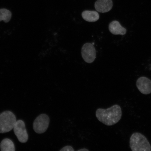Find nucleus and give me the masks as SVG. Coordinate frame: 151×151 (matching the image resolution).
I'll list each match as a JSON object with an SVG mask.
<instances>
[{
	"instance_id": "obj_7",
	"label": "nucleus",
	"mask_w": 151,
	"mask_h": 151,
	"mask_svg": "<svg viewBox=\"0 0 151 151\" xmlns=\"http://www.w3.org/2000/svg\"><path fill=\"white\" fill-rule=\"evenodd\" d=\"M136 86L142 93L145 95L151 93V80L147 77H139L137 81Z\"/></svg>"
},
{
	"instance_id": "obj_2",
	"label": "nucleus",
	"mask_w": 151,
	"mask_h": 151,
	"mask_svg": "<svg viewBox=\"0 0 151 151\" xmlns=\"http://www.w3.org/2000/svg\"><path fill=\"white\" fill-rule=\"evenodd\" d=\"M129 146L132 151H151V146L148 139L139 132H135L132 135Z\"/></svg>"
},
{
	"instance_id": "obj_6",
	"label": "nucleus",
	"mask_w": 151,
	"mask_h": 151,
	"mask_svg": "<svg viewBox=\"0 0 151 151\" xmlns=\"http://www.w3.org/2000/svg\"><path fill=\"white\" fill-rule=\"evenodd\" d=\"M81 54L83 59L87 63L93 62L96 58V51L93 44L89 43H85L82 48Z\"/></svg>"
},
{
	"instance_id": "obj_1",
	"label": "nucleus",
	"mask_w": 151,
	"mask_h": 151,
	"mask_svg": "<svg viewBox=\"0 0 151 151\" xmlns=\"http://www.w3.org/2000/svg\"><path fill=\"white\" fill-rule=\"evenodd\" d=\"M122 114L121 108L117 104L106 109H98L96 112V117L99 121L107 126L117 123L121 119Z\"/></svg>"
},
{
	"instance_id": "obj_8",
	"label": "nucleus",
	"mask_w": 151,
	"mask_h": 151,
	"mask_svg": "<svg viewBox=\"0 0 151 151\" xmlns=\"http://www.w3.org/2000/svg\"><path fill=\"white\" fill-rule=\"evenodd\" d=\"M113 7L112 0H97L94 4V7L97 11L104 13L109 12Z\"/></svg>"
},
{
	"instance_id": "obj_13",
	"label": "nucleus",
	"mask_w": 151,
	"mask_h": 151,
	"mask_svg": "<svg viewBox=\"0 0 151 151\" xmlns=\"http://www.w3.org/2000/svg\"><path fill=\"white\" fill-rule=\"evenodd\" d=\"M60 151H74L72 147L70 146H67L62 148Z\"/></svg>"
},
{
	"instance_id": "obj_3",
	"label": "nucleus",
	"mask_w": 151,
	"mask_h": 151,
	"mask_svg": "<svg viewBox=\"0 0 151 151\" xmlns=\"http://www.w3.org/2000/svg\"><path fill=\"white\" fill-rule=\"evenodd\" d=\"M17 121L16 116L10 111H5L0 114V133L10 132Z\"/></svg>"
},
{
	"instance_id": "obj_4",
	"label": "nucleus",
	"mask_w": 151,
	"mask_h": 151,
	"mask_svg": "<svg viewBox=\"0 0 151 151\" xmlns=\"http://www.w3.org/2000/svg\"><path fill=\"white\" fill-rule=\"evenodd\" d=\"M50 123V119L48 115L41 114L36 118L33 124V128L36 133L42 134L47 131Z\"/></svg>"
},
{
	"instance_id": "obj_14",
	"label": "nucleus",
	"mask_w": 151,
	"mask_h": 151,
	"mask_svg": "<svg viewBox=\"0 0 151 151\" xmlns=\"http://www.w3.org/2000/svg\"><path fill=\"white\" fill-rule=\"evenodd\" d=\"M88 150L86 148H83L81 150H77V151H88Z\"/></svg>"
},
{
	"instance_id": "obj_9",
	"label": "nucleus",
	"mask_w": 151,
	"mask_h": 151,
	"mask_svg": "<svg viewBox=\"0 0 151 151\" xmlns=\"http://www.w3.org/2000/svg\"><path fill=\"white\" fill-rule=\"evenodd\" d=\"M109 30L113 35H124L127 32V30L121 25L119 22L114 20L111 22L109 25Z\"/></svg>"
},
{
	"instance_id": "obj_11",
	"label": "nucleus",
	"mask_w": 151,
	"mask_h": 151,
	"mask_svg": "<svg viewBox=\"0 0 151 151\" xmlns=\"http://www.w3.org/2000/svg\"><path fill=\"white\" fill-rule=\"evenodd\" d=\"M0 148L1 151H14L15 148L13 142L8 138L4 139L0 144Z\"/></svg>"
},
{
	"instance_id": "obj_10",
	"label": "nucleus",
	"mask_w": 151,
	"mask_h": 151,
	"mask_svg": "<svg viewBox=\"0 0 151 151\" xmlns=\"http://www.w3.org/2000/svg\"><path fill=\"white\" fill-rule=\"evenodd\" d=\"M83 19L87 22H94L97 21L99 18V15L97 11L86 10L82 13Z\"/></svg>"
},
{
	"instance_id": "obj_5",
	"label": "nucleus",
	"mask_w": 151,
	"mask_h": 151,
	"mask_svg": "<svg viewBox=\"0 0 151 151\" xmlns=\"http://www.w3.org/2000/svg\"><path fill=\"white\" fill-rule=\"evenodd\" d=\"M13 129L15 135L20 142L25 143L27 142L28 135L26 129L25 124L23 120L17 121Z\"/></svg>"
},
{
	"instance_id": "obj_12",
	"label": "nucleus",
	"mask_w": 151,
	"mask_h": 151,
	"mask_svg": "<svg viewBox=\"0 0 151 151\" xmlns=\"http://www.w3.org/2000/svg\"><path fill=\"white\" fill-rule=\"evenodd\" d=\"M12 17L10 11L5 9H0V22L4 21L5 23L9 22Z\"/></svg>"
}]
</instances>
